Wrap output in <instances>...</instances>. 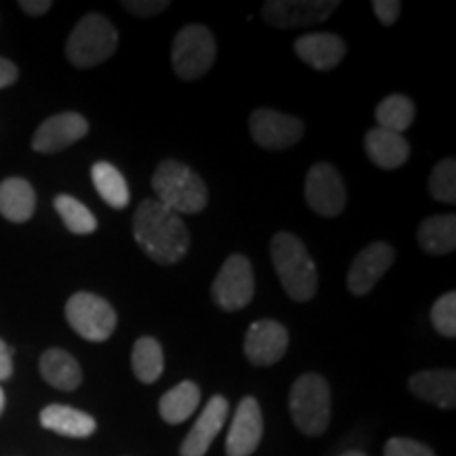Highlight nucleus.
<instances>
[{"instance_id": "obj_1", "label": "nucleus", "mask_w": 456, "mask_h": 456, "mask_svg": "<svg viewBox=\"0 0 456 456\" xmlns=\"http://www.w3.org/2000/svg\"><path fill=\"white\" fill-rule=\"evenodd\" d=\"M134 237L140 249L159 265H175L191 248V232L182 218L157 199H146L134 214Z\"/></svg>"}, {"instance_id": "obj_2", "label": "nucleus", "mask_w": 456, "mask_h": 456, "mask_svg": "<svg viewBox=\"0 0 456 456\" xmlns=\"http://www.w3.org/2000/svg\"><path fill=\"white\" fill-rule=\"evenodd\" d=\"M271 258L283 289L296 302H309L317 294V269L306 245L292 232H277Z\"/></svg>"}, {"instance_id": "obj_3", "label": "nucleus", "mask_w": 456, "mask_h": 456, "mask_svg": "<svg viewBox=\"0 0 456 456\" xmlns=\"http://www.w3.org/2000/svg\"><path fill=\"white\" fill-rule=\"evenodd\" d=\"M157 201L175 214H199L208 205V186L188 165L167 159L152 174Z\"/></svg>"}, {"instance_id": "obj_4", "label": "nucleus", "mask_w": 456, "mask_h": 456, "mask_svg": "<svg viewBox=\"0 0 456 456\" xmlns=\"http://www.w3.org/2000/svg\"><path fill=\"white\" fill-rule=\"evenodd\" d=\"M289 414L296 429L309 437L323 436L332 414V399L326 379L319 374H302L289 391Z\"/></svg>"}, {"instance_id": "obj_5", "label": "nucleus", "mask_w": 456, "mask_h": 456, "mask_svg": "<svg viewBox=\"0 0 456 456\" xmlns=\"http://www.w3.org/2000/svg\"><path fill=\"white\" fill-rule=\"evenodd\" d=\"M118 34L114 26L100 13H89L78 21L66 43V55L72 66L94 68L110 60L117 51Z\"/></svg>"}, {"instance_id": "obj_6", "label": "nucleus", "mask_w": 456, "mask_h": 456, "mask_svg": "<svg viewBox=\"0 0 456 456\" xmlns=\"http://www.w3.org/2000/svg\"><path fill=\"white\" fill-rule=\"evenodd\" d=\"M216 61V41L209 28L188 24L182 28L171 47V68L182 81H199L212 70Z\"/></svg>"}, {"instance_id": "obj_7", "label": "nucleus", "mask_w": 456, "mask_h": 456, "mask_svg": "<svg viewBox=\"0 0 456 456\" xmlns=\"http://www.w3.org/2000/svg\"><path fill=\"white\" fill-rule=\"evenodd\" d=\"M66 319L70 328L85 340L104 342L117 328V313L100 296L78 292L66 302Z\"/></svg>"}, {"instance_id": "obj_8", "label": "nucleus", "mask_w": 456, "mask_h": 456, "mask_svg": "<svg viewBox=\"0 0 456 456\" xmlns=\"http://www.w3.org/2000/svg\"><path fill=\"white\" fill-rule=\"evenodd\" d=\"M252 262L241 254L228 256L212 285V298L222 311L235 313L245 309L254 298Z\"/></svg>"}, {"instance_id": "obj_9", "label": "nucleus", "mask_w": 456, "mask_h": 456, "mask_svg": "<svg viewBox=\"0 0 456 456\" xmlns=\"http://www.w3.org/2000/svg\"><path fill=\"white\" fill-rule=\"evenodd\" d=\"M306 203L323 218H336L346 208V188L338 169L330 163H315L306 174Z\"/></svg>"}, {"instance_id": "obj_10", "label": "nucleus", "mask_w": 456, "mask_h": 456, "mask_svg": "<svg viewBox=\"0 0 456 456\" xmlns=\"http://www.w3.org/2000/svg\"><path fill=\"white\" fill-rule=\"evenodd\" d=\"M249 131L260 148L266 151H285L298 144L305 135V123L289 114L273 110V108H258L249 117Z\"/></svg>"}, {"instance_id": "obj_11", "label": "nucleus", "mask_w": 456, "mask_h": 456, "mask_svg": "<svg viewBox=\"0 0 456 456\" xmlns=\"http://www.w3.org/2000/svg\"><path fill=\"white\" fill-rule=\"evenodd\" d=\"M338 7V0H269L262 17L275 28H305L326 21Z\"/></svg>"}, {"instance_id": "obj_12", "label": "nucleus", "mask_w": 456, "mask_h": 456, "mask_svg": "<svg viewBox=\"0 0 456 456\" xmlns=\"http://www.w3.org/2000/svg\"><path fill=\"white\" fill-rule=\"evenodd\" d=\"M288 345L289 334L285 326L273 319H260V322H254L245 334L243 351L254 366H273L279 359H283Z\"/></svg>"}, {"instance_id": "obj_13", "label": "nucleus", "mask_w": 456, "mask_h": 456, "mask_svg": "<svg viewBox=\"0 0 456 456\" xmlns=\"http://www.w3.org/2000/svg\"><path fill=\"white\" fill-rule=\"evenodd\" d=\"M395 252L389 243L376 241L363 248L353 260L349 275H346V288L353 296H363L379 283V279L391 269Z\"/></svg>"}, {"instance_id": "obj_14", "label": "nucleus", "mask_w": 456, "mask_h": 456, "mask_svg": "<svg viewBox=\"0 0 456 456\" xmlns=\"http://www.w3.org/2000/svg\"><path fill=\"white\" fill-rule=\"evenodd\" d=\"M265 420L256 397L248 395L239 403L226 436V456H252L260 446Z\"/></svg>"}, {"instance_id": "obj_15", "label": "nucleus", "mask_w": 456, "mask_h": 456, "mask_svg": "<svg viewBox=\"0 0 456 456\" xmlns=\"http://www.w3.org/2000/svg\"><path fill=\"white\" fill-rule=\"evenodd\" d=\"M89 131L87 118L77 112H61L45 121L37 129L32 138V148L43 155H53V152L64 151V148L77 144Z\"/></svg>"}, {"instance_id": "obj_16", "label": "nucleus", "mask_w": 456, "mask_h": 456, "mask_svg": "<svg viewBox=\"0 0 456 456\" xmlns=\"http://www.w3.org/2000/svg\"><path fill=\"white\" fill-rule=\"evenodd\" d=\"M294 51L306 66L313 68V70L330 72L345 60L346 43L342 41L338 34L311 32L296 38Z\"/></svg>"}, {"instance_id": "obj_17", "label": "nucleus", "mask_w": 456, "mask_h": 456, "mask_svg": "<svg viewBox=\"0 0 456 456\" xmlns=\"http://www.w3.org/2000/svg\"><path fill=\"white\" fill-rule=\"evenodd\" d=\"M228 402L226 397L214 395L208 402V406L197 419L195 427L186 436V440L180 446V456H205L212 442L218 437L222 427L226 423Z\"/></svg>"}, {"instance_id": "obj_18", "label": "nucleus", "mask_w": 456, "mask_h": 456, "mask_svg": "<svg viewBox=\"0 0 456 456\" xmlns=\"http://www.w3.org/2000/svg\"><path fill=\"white\" fill-rule=\"evenodd\" d=\"M410 391L433 406L452 410L456 406V374L454 370H425L410 376Z\"/></svg>"}, {"instance_id": "obj_19", "label": "nucleus", "mask_w": 456, "mask_h": 456, "mask_svg": "<svg viewBox=\"0 0 456 456\" xmlns=\"http://www.w3.org/2000/svg\"><path fill=\"white\" fill-rule=\"evenodd\" d=\"M370 161L380 169H397L408 161L410 144L403 135L385 131L380 127L370 129L363 140Z\"/></svg>"}, {"instance_id": "obj_20", "label": "nucleus", "mask_w": 456, "mask_h": 456, "mask_svg": "<svg viewBox=\"0 0 456 456\" xmlns=\"http://www.w3.org/2000/svg\"><path fill=\"white\" fill-rule=\"evenodd\" d=\"M41 425L45 429L60 433V436L66 437H89L94 436L95 427H98L94 416L81 412L77 408L60 406V403H53V406H47L43 410Z\"/></svg>"}, {"instance_id": "obj_21", "label": "nucleus", "mask_w": 456, "mask_h": 456, "mask_svg": "<svg viewBox=\"0 0 456 456\" xmlns=\"http://www.w3.org/2000/svg\"><path fill=\"white\" fill-rule=\"evenodd\" d=\"M41 374L51 387L60 391H74L83 380L81 366L64 349H49L43 353Z\"/></svg>"}, {"instance_id": "obj_22", "label": "nucleus", "mask_w": 456, "mask_h": 456, "mask_svg": "<svg viewBox=\"0 0 456 456\" xmlns=\"http://www.w3.org/2000/svg\"><path fill=\"white\" fill-rule=\"evenodd\" d=\"M37 208V195L30 182L24 178H9L0 182V214L11 222H26Z\"/></svg>"}, {"instance_id": "obj_23", "label": "nucleus", "mask_w": 456, "mask_h": 456, "mask_svg": "<svg viewBox=\"0 0 456 456\" xmlns=\"http://www.w3.org/2000/svg\"><path fill=\"white\" fill-rule=\"evenodd\" d=\"M199 402H201V389L191 380H184V383L175 385L174 389H169L161 397L159 414H161L165 423L180 425L195 414Z\"/></svg>"}, {"instance_id": "obj_24", "label": "nucleus", "mask_w": 456, "mask_h": 456, "mask_svg": "<svg viewBox=\"0 0 456 456\" xmlns=\"http://www.w3.org/2000/svg\"><path fill=\"white\" fill-rule=\"evenodd\" d=\"M419 243L423 252L444 256L456 248V218L454 216H431L419 228Z\"/></svg>"}, {"instance_id": "obj_25", "label": "nucleus", "mask_w": 456, "mask_h": 456, "mask_svg": "<svg viewBox=\"0 0 456 456\" xmlns=\"http://www.w3.org/2000/svg\"><path fill=\"white\" fill-rule=\"evenodd\" d=\"M131 368L135 379L144 385H152L161 379L165 370L163 346L152 336H142L135 340L134 353H131Z\"/></svg>"}, {"instance_id": "obj_26", "label": "nucleus", "mask_w": 456, "mask_h": 456, "mask_svg": "<svg viewBox=\"0 0 456 456\" xmlns=\"http://www.w3.org/2000/svg\"><path fill=\"white\" fill-rule=\"evenodd\" d=\"M91 180L100 197L110 205L112 209H125L129 205V186L123 174L114 165L100 161L91 167Z\"/></svg>"}, {"instance_id": "obj_27", "label": "nucleus", "mask_w": 456, "mask_h": 456, "mask_svg": "<svg viewBox=\"0 0 456 456\" xmlns=\"http://www.w3.org/2000/svg\"><path fill=\"white\" fill-rule=\"evenodd\" d=\"M414 102L402 94H393L376 106V123L380 129L402 135L414 123Z\"/></svg>"}, {"instance_id": "obj_28", "label": "nucleus", "mask_w": 456, "mask_h": 456, "mask_svg": "<svg viewBox=\"0 0 456 456\" xmlns=\"http://www.w3.org/2000/svg\"><path fill=\"white\" fill-rule=\"evenodd\" d=\"M55 212L64 220L66 228L74 235H91L98 228V220L89 212L85 205L70 195H57L55 197Z\"/></svg>"}, {"instance_id": "obj_29", "label": "nucleus", "mask_w": 456, "mask_h": 456, "mask_svg": "<svg viewBox=\"0 0 456 456\" xmlns=\"http://www.w3.org/2000/svg\"><path fill=\"white\" fill-rule=\"evenodd\" d=\"M429 195L436 201L450 205L456 203V163L452 157L444 159L431 169Z\"/></svg>"}, {"instance_id": "obj_30", "label": "nucleus", "mask_w": 456, "mask_h": 456, "mask_svg": "<svg viewBox=\"0 0 456 456\" xmlns=\"http://www.w3.org/2000/svg\"><path fill=\"white\" fill-rule=\"evenodd\" d=\"M431 323L437 334L454 338L456 336V294L446 292L431 306Z\"/></svg>"}, {"instance_id": "obj_31", "label": "nucleus", "mask_w": 456, "mask_h": 456, "mask_svg": "<svg viewBox=\"0 0 456 456\" xmlns=\"http://www.w3.org/2000/svg\"><path fill=\"white\" fill-rule=\"evenodd\" d=\"M385 456H436L425 444L408 440V437H393L387 442Z\"/></svg>"}, {"instance_id": "obj_32", "label": "nucleus", "mask_w": 456, "mask_h": 456, "mask_svg": "<svg viewBox=\"0 0 456 456\" xmlns=\"http://www.w3.org/2000/svg\"><path fill=\"white\" fill-rule=\"evenodd\" d=\"M121 7L135 17H152L169 7L167 0H123Z\"/></svg>"}, {"instance_id": "obj_33", "label": "nucleus", "mask_w": 456, "mask_h": 456, "mask_svg": "<svg viewBox=\"0 0 456 456\" xmlns=\"http://www.w3.org/2000/svg\"><path fill=\"white\" fill-rule=\"evenodd\" d=\"M372 9L385 26H393L402 13V3H397V0H374Z\"/></svg>"}, {"instance_id": "obj_34", "label": "nucleus", "mask_w": 456, "mask_h": 456, "mask_svg": "<svg viewBox=\"0 0 456 456\" xmlns=\"http://www.w3.org/2000/svg\"><path fill=\"white\" fill-rule=\"evenodd\" d=\"M13 374V353L9 345L0 338V380H9Z\"/></svg>"}, {"instance_id": "obj_35", "label": "nucleus", "mask_w": 456, "mask_h": 456, "mask_svg": "<svg viewBox=\"0 0 456 456\" xmlns=\"http://www.w3.org/2000/svg\"><path fill=\"white\" fill-rule=\"evenodd\" d=\"M17 77H20V70H17V66L13 64V61L0 57V89L13 85L17 81Z\"/></svg>"}, {"instance_id": "obj_36", "label": "nucleus", "mask_w": 456, "mask_h": 456, "mask_svg": "<svg viewBox=\"0 0 456 456\" xmlns=\"http://www.w3.org/2000/svg\"><path fill=\"white\" fill-rule=\"evenodd\" d=\"M20 7L28 15H45L51 9V0H21Z\"/></svg>"}, {"instance_id": "obj_37", "label": "nucleus", "mask_w": 456, "mask_h": 456, "mask_svg": "<svg viewBox=\"0 0 456 456\" xmlns=\"http://www.w3.org/2000/svg\"><path fill=\"white\" fill-rule=\"evenodd\" d=\"M3 410H4V391L3 387H0V414H3Z\"/></svg>"}, {"instance_id": "obj_38", "label": "nucleus", "mask_w": 456, "mask_h": 456, "mask_svg": "<svg viewBox=\"0 0 456 456\" xmlns=\"http://www.w3.org/2000/svg\"><path fill=\"white\" fill-rule=\"evenodd\" d=\"M342 456H366V454L359 452V450H349V452H345Z\"/></svg>"}]
</instances>
